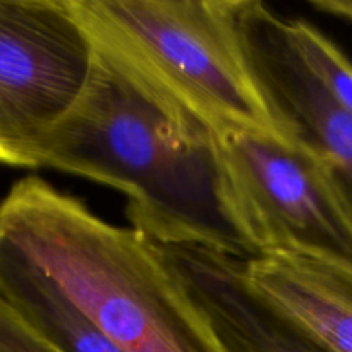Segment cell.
<instances>
[{
    "label": "cell",
    "instance_id": "3957f363",
    "mask_svg": "<svg viewBox=\"0 0 352 352\" xmlns=\"http://www.w3.org/2000/svg\"><path fill=\"white\" fill-rule=\"evenodd\" d=\"M93 38L217 133H277L248 69L239 0H74Z\"/></svg>",
    "mask_w": 352,
    "mask_h": 352
},
{
    "label": "cell",
    "instance_id": "8992f818",
    "mask_svg": "<svg viewBox=\"0 0 352 352\" xmlns=\"http://www.w3.org/2000/svg\"><path fill=\"white\" fill-rule=\"evenodd\" d=\"M237 30L275 131L325 162L352 206V113L305 60L289 17L261 0H239Z\"/></svg>",
    "mask_w": 352,
    "mask_h": 352
},
{
    "label": "cell",
    "instance_id": "ba28073f",
    "mask_svg": "<svg viewBox=\"0 0 352 352\" xmlns=\"http://www.w3.org/2000/svg\"><path fill=\"white\" fill-rule=\"evenodd\" d=\"M289 30L299 52L333 98L352 113V62L342 50L305 19H291Z\"/></svg>",
    "mask_w": 352,
    "mask_h": 352
},
{
    "label": "cell",
    "instance_id": "30bf717a",
    "mask_svg": "<svg viewBox=\"0 0 352 352\" xmlns=\"http://www.w3.org/2000/svg\"><path fill=\"white\" fill-rule=\"evenodd\" d=\"M313 9L352 23V0H309Z\"/></svg>",
    "mask_w": 352,
    "mask_h": 352
},
{
    "label": "cell",
    "instance_id": "52a82bcc",
    "mask_svg": "<svg viewBox=\"0 0 352 352\" xmlns=\"http://www.w3.org/2000/svg\"><path fill=\"white\" fill-rule=\"evenodd\" d=\"M251 284L329 352H352V274L296 254L243 260Z\"/></svg>",
    "mask_w": 352,
    "mask_h": 352
},
{
    "label": "cell",
    "instance_id": "9c48e42d",
    "mask_svg": "<svg viewBox=\"0 0 352 352\" xmlns=\"http://www.w3.org/2000/svg\"><path fill=\"white\" fill-rule=\"evenodd\" d=\"M0 352H60L34 333L0 299Z\"/></svg>",
    "mask_w": 352,
    "mask_h": 352
},
{
    "label": "cell",
    "instance_id": "7a4b0ae2",
    "mask_svg": "<svg viewBox=\"0 0 352 352\" xmlns=\"http://www.w3.org/2000/svg\"><path fill=\"white\" fill-rule=\"evenodd\" d=\"M0 237L124 352H222L157 243L30 175L0 201Z\"/></svg>",
    "mask_w": 352,
    "mask_h": 352
},
{
    "label": "cell",
    "instance_id": "277c9868",
    "mask_svg": "<svg viewBox=\"0 0 352 352\" xmlns=\"http://www.w3.org/2000/svg\"><path fill=\"white\" fill-rule=\"evenodd\" d=\"M229 205L256 254L284 253L352 274V206L332 170L278 133L219 134Z\"/></svg>",
    "mask_w": 352,
    "mask_h": 352
},
{
    "label": "cell",
    "instance_id": "5b68a950",
    "mask_svg": "<svg viewBox=\"0 0 352 352\" xmlns=\"http://www.w3.org/2000/svg\"><path fill=\"white\" fill-rule=\"evenodd\" d=\"M95 52L74 0H0V164L36 168L85 91Z\"/></svg>",
    "mask_w": 352,
    "mask_h": 352
},
{
    "label": "cell",
    "instance_id": "6da1fadb",
    "mask_svg": "<svg viewBox=\"0 0 352 352\" xmlns=\"http://www.w3.org/2000/svg\"><path fill=\"white\" fill-rule=\"evenodd\" d=\"M93 41L88 85L43 143L36 168L122 192L129 227L155 243L254 256L230 210L219 133Z\"/></svg>",
    "mask_w": 352,
    "mask_h": 352
}]
</instances>
